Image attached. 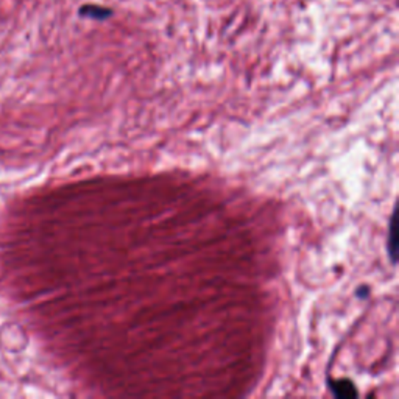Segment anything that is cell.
<instances>
[{
    "instance_id": "6da1fadb",
    "label": "cell",
    "mask_w": 399,
    "mask_h": 399,
    "mask_svg": "<svg viewBox=\"0 0 399 399\" xmlns=\"http://www.w3.org/2000/svg\"><path fill=\"white\" fill-rule=\"evenodd\" d=\"M329 386H331L334 395L339 396V398H347V396H356L357 395L354 386H352V382H349V381H337V382H331Z\"/></svg>"
},
{
    "instance_id": "7a4b0ae2",
    "label": "cell",
    "mask_w": 399,
    "mask_h": 399,
    "mask_svg": "<svg viewBox=\"0 0 399 399\" xmlns=\"http://www.w3.org/2000/svg\"><path fill=\"white\" fill-rule=\"evenodd\" d=\"M388 253H390V258L393 260V264H396V245H395V224H393V219H391V224L388 226Z\"/></svg>"
}]
</instances>
